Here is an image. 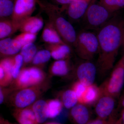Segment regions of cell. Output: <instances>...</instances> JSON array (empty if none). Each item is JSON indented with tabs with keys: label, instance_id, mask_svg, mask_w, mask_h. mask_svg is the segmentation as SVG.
I'll list each match as a JSON object with an SVG mask.
<instances>
[{
	"label": "cell",
	"instance_id": "4316f807",
	"mask_svg": "<svg viewBox=\"0 0 124 124\" xmlns=\"http://www.w3.org/2000/svg\"><path fill=\"white\" fill-rule=\"evenodd\" d=\"M51 57V53L48 50H41L37 52L31 62L34 66L37 67L48 62Z\"/></svg>",
	"mask_w": 124,
	"mask_h": 124
},
{
	"label": "cell",
	"instance_id": "5bb4252c",
	"mask_svg": "<svg viewBox=\"0 0 124 124\" xmlns=\"http://www.w3.org/2000/svg\"><path fill=\"white\" fill-rule=\"evenodd\" d=\"M12 114L19 124H39L32 105L24 108H15Z\"/></svg>",
	"mask_w": 124,
	"mask_h": 124
},
{
	"label": "cell",
	"instance_id": "d6986e66",
	"mask_svg": "<svg viewBox=\"0 0 124 124\" xmlns=\"http://www.w3.org/2000/svg\"><path fill=\"white\" fill-rule=\"evenodd\" d=\"M100 95L101 92L99 87L93 84L86 87L78 103L88 105L95 104Z\"/></svg>",
	"mask_w": 124,
	"mask_h": 124
},
{
	"label": "cell",
	"instance_id": "f546056e",
	"mask_svg": "<svg viewBox=\"0 0 124 124\" xmlns=\"http://www.w3.org/2000/svg\"><path fill=\"white\" fill-rule=\"evenodd\" d=\"M14 62L12 70V75L13 79H16L21 70V67L23 64V58L20 54L14 55Z\"/></svg>",
	"mask_w": 124,
	"mask_h": 124
},
{
	"label": "cell",
	"instance_id": "60d3db41",
	"mask_svg": "<svg viewBox=\"0 0 124 124\" xmlns=\"http://www.w3.org/2000/svg\"><path fill=\"white\" fill-rule=\"evenodd\" d=\"M121 59H122V61H123V63H124V54L123 55V57H122Z\"/></svg>",
	"mask_w": 124,
	"mask_h": 124
},
{
	"label": "cell",
	"instance_id": "52a82bcc",
	"mask_svg": "<svg viewBox=\"0 0 124 124\" xmlns=\"http://www.w3.org/2000/svg\"><path fill=\"white\" fill-rule=\"evenodd\" d=\"M45 75L41 69L36 66L24 68L21 69L17 77L12 82L14 90H19L44 82Z\"/></svg>",
	"mask_w": 124,
	"mask_h": 124
},
{
	"label": "cell",
	"instance_id": "8fae6325",
	"mask_svg": "<svg viewBox=\"0 0 124 124\" xmlns=\"http://www.w3.org/2000/svg\"><path fill=\"white\" fill-rule=\"evenodd\" d=\"M91 111L89 106L78 103L70 109L69 116L75 124H86L91 120Z\"/></svg>",
	"mask_w": 124,
	"mask_h": 124
},
{
	"label": "cell",
	"instance_id": "9c48e42d",
	"mask_svg": "<svg viewBox=\"0 0 124 124\" xmlns=\"http://www.w3.org/2000/svg\"><path fill=\"white\" fill-rule=\"evenodd\" d=\"M78 81L86 86L93 84L97 74L96 64L92 60H82L75 69Z\"/></svg>",
	"mask_w": 124,
	"mask_h": 124
},
{
	"label": "cell",
	"instance_id": "5b68a950",
	"mask_svg": "<svg viewBox=\"0 0 124 124\" xmlns=\"http://www.w3.org/2000/svg\"><path fill=\"white\" fill-rule=\"evenodd\" d=\"M124 85V64L121 59L115 65L109 77L100 86L101 94L117 98Z\"/></svg>",
	"mask_w": 124,
	"mask_h": 124
},
{
	"label": "cell",
	"instance_id": "d6a6232c",
	"mask_svg": "<svg viewBox=\"0 0 124 124\" xmlns=\"http://www.w3.org/2000/svg\"><path fill=\"white\" fill-rule=\"evenodd\" d=\"M54 0L58 4L62 5L65 7L76 0Z\"/></svg>",
	"mask_w": 124,
	"mask_h": 124
},
{
	"label": "cell",
	"instance_id": "1f68e13d",
	"mask_svg": "<svg viewBox=\"0 0 124 124\" xmlns=\"http://www.w3.org/2000/svg\"><path fill=\"white\" fill-rule=\"evenodd\" d=\"M108 120H104L97 117L96 119L91 120L86 124H108Z\"/></svg>",
	"mask_w": 124,
	"mask_h": 124
},
{
	"label": "cell",
	"instance_id": "603a6c76",
	"mask_svg": "<svg viewBox=\"0 0 124 124\" xmlns=\"http://www.w3.org/2000/svg\"><path fill=\"white\" fill-rule=\"evenodd\" d=\"M15 0H0V18L10 19L14 8Z\"/></svg>",
	"mask_w": 124,
	"mask_h": 124
},
{
	"label": "cell",
	"instance_id": "44dd1931",
	"mask_svg": "<svg viewBox=\"0 0 124 124\" xmlns=\"http://www.w3.org/2000/svg\"><path fill=\"white\" fill-rule=\"evenodd\" d=\"M19 30L10 19H2L0 21V39L7 38Z\"/></svg>",
	"mask_w": 124,
	"mask_h": 124
},
{
	"label": "cell",
	"instance_id": "ac0fdd59",
	"mask_svg": "<svg viewBox=\"0 0 124 124\" xmlns=\"http://www.w3.org/2000/svg\"><path fill=\"white\" fill-rule=\"evenodd\" d=\"M41 38L42 41L46 44L66 45L62 39L54 26L49 22L46 23L43 29Z\"/></svg>",
	"mask_w": 124,
	"mask_h": 124
},
{
	"label": "cell",
	"instance_id": "7c38bea8",
	"mask_svg": "<svg viewBox=\"0 0 124 124\" xmlns=\"http://www.w3.org/2000/svg\"><path fill=\"white\" fill-rule=\"evenodd\" d=\"M91 2L90 0H76L64 7H66L67 14L70 19L81 20Z\"/></svg>",
	"mask_w": 124,
	"mask_h": 124
},
{
	"label": "cell",
	"instance_id": "8d00e7d4",
	"mask_svg": "<svg viewBox=\"0 0 124 124\" xmlns=\"http://www.w3.org/2000/svg\"><path fill=\"white\" fill-rule=\"evenodd\" d=\"M120 106L123 109L124 108V94L122 95V97L121 98L119 102V104Z\"/></svg>",
	"mask_w": 124,
	"mask_h": 124
},
{
	"label": "cell",
	"instance_id": "3957f363",
	"mask_svg": "<svg viewBox=\"0 0 124 124\" xmlns=\"http://www.w3.org/2000/svg\"><path fill=\"white\" fill-rule=\"evenodd\" d=\"M99 3L91 2L81 19L83 29L97 31L115 15Z\"/></svg>",
	"mask_w": 124,
	"mask_h": 124
},
{
	"label": "cell",
	"instance_id": "d4e9b609",
	"mask_svg": "<svg viewBox=\"0 0 124 124\" xmlns=\"http://www.w3.org/2000/svg\"><path fill=\"white\" fill-rule=\"evenodd\" d=\"M62 101L66 109H71L78 103L77 96L72 89L64 91L62 97Z\"/></svg>",
	"mask_w": 124,
	"mask_h": 124
},
{
	"label": "cell",
	"instance_id": "cb8c5ba5",
	"mask_svg": "<svg viewBox=\"0 0 124 124\" xmlns=\"http://www.w3.org/2000/svg\"><path fill=\"white\" fill-rule=\"evenodd\" d=\"M47 102L49 118H54L59 115L63 109L62 101L57 99H52Z\"/></svg>",
	"mask_w": 124,
	"mask_h": 124
},
{
	"label": "cell",
	"instance_id": "7a4b0ae2",
	"mask_svg": "<svg viewBox=\"0 0 124 124\" xmlns=\"http://www.w3.org/2000/svg\"><path fill=\"white\" fill-rule=\"evenodd\" d=\"M37 4L48 16L49 22L54 26L63 42L72 49L77 34L72 24L62 15V9L46 1L37 0Z\"/></svg>",
	"mask_w": 124,
	"mask_h": 124
},
{
	"label": "cell",
	"instance_id": "e575fe53",
	"mask_svg": "<svg viewBox=\"0 0 124 124\" xmlns=\"http://www.w3.org/2000/svg\"><path fill=\"white\" fill-rule=\"evenodd\" d=\"M5 99L4 90H3L2 88L0 87V103L2 104L4 102Z\"/></svg>",
	"mask_w": 124,
	"mask_h": 124
},
{
	"label": "cell",
	"instance_id": "4fadbf2b",
	"mask_svg": "<svg viewBox=\"0 0 124 124\" xmlns=\"http://www.w3.org/2000/svg\"><path fill=\"white\" fill-rule=\"evenodd\" d=\"M14 62V55L6 57L0 60V85L1 87L7 86L13 82L12 70Z\"/></svg>",
	"mask_w": 124,
	"mask_h": 124
},
{
	"label": "cell",
	"instance_id": "277c9868",
	"mask_svg": "<svg viewBox=\"0 0 124 124\" xmlns=\"http://www.w3.org/2000/svg\"><path fill=\"white\" fill-rule=\"evenodd\" d=\"M73 49L81 60L93 61L99 50L97 33L83 29L77 33Z\"/></svg>",
	"mask_w": 124,
	"mask_h": 124
},
{
	"label": "cell",
	"instance_id": "484cf974",
	"mask_svg": "<svg viewBox=\"0 0 124 124\" xmlns=\"http://www.w3.org/2000/svg\"><path fill=\"white\" fill-rule=\"evenodd\" d=\"M37 52V47L33 43H30L23 46L20 54L23 58V63L27 64L31 62Z\"/></svg>",
	"mask_w": 124,
	"mask_h": 124
},
{
	"label": "cell",
	"instance_id": "6da1fadb",
	"mask_svg": "<svg viewBox=\"0 0 124 124\" xmlns=\"http://www.w3.org/2000/svg\"><path fill=\"white\" fill-rule=\"evenodd\" d=\"M124 32V19L116 14L97 31L99 50L95 64L100 77L106 76L115 66Z\"/></svg>",
	"mask_w": 124,
	"mask_h": 124
},
{
	"label": "cell",
	"instance_id": "ab89813d",
	"mask_svg": "<svg viewBox=\"0 0 124 124\" xmlns=\"http://www.w3.org/2000/svg\"><path fill=\"white\" fill-rule=\"evenodd\" d=\"M59 124V123H57V122H48V123H46V124Z\"/></svg>",
	"mask_w": 124,
	"mask_h": 124
},
{
	"label": "cell",
	"instance_id": "ba28073f",
	"mask_svg": "<svg viewBox=\"0 0 124 124\" xmlns=\"http://www.w3.org/2000/svg\"><path fill=\"white\" fill-rule=\"evenodd\" d=\"M37 0H15L11 20L19 28L23 20L31 17L36 9Z\"/></svg>",
	"mask_w": 124,
	"mask_h": 124
},
{
	"label": "cell",
	"instance_id": "74e56055",
	"mask_svg": "<svg viewBox=\"0 0 124 124\" xmlns=\"http://www.w3.org/2000/svg\"><path fill=\"white\" fill-rule=\"evenodd\" d=\"M120 118L122 121V124H124V108L122 109L121 111Z\"/></svg>",
	"mask_w": 124,
	"mask_h": 124
},
{
	"label": "cell",
	"instance_id": "836d02e7",
	"mask_svg": "<svg viewBox=\"0 0 124 124\" xmlns=\"http://www.w3.org/2000/svg\"><path fill=\"white\" fill-rule=\"evenodd\" d=\"M108 124H122V123L120 117L118 119H116L113 116L108 119Z\"/></svg>",
	"mask_w": 124,
	"mask_h": 124
},
{
	"label": "cell",
	"instance_id": "7402d4cb",
	"mask_svg": "<svg viewBox=\"0 0 124 124\" xmlns=\"http://www.w3.org/2000/svg\"><path fill=\"white\" fill-rule=\"evenodd\" d=\"M50 73L54 76H63L68 74L70 71L68 59L56 60L51 64Z\"/></svg>",
	"mask_w": 124,
	"mask_h": 124
},
{
	"label": "cell",
	"instance_id": "f35d334b",
	"mask_svg": "<svg viewBox=\"0 0 124 124\" xmlns=\"http://www.w3.org/2000/svg\"><path fill=\"white\" fill-rule=\"evenodd\" d=\"M121 47H122V49L124 50V36H123V40H122V45H121Z\"/></svg>",
	"mask_w": 124,
	"mask_h": 124
},
{
	"label": "cell",
	"instance_id": "e0dca14e",
	"mask_svg": "<svg viewBox=\"0 0 124 124\" xmlns=\"http://www.w3.org/2000/svg\"><path fill=\"white\" fill-rule=\"evenodd\" d=\"M45 46L51 57L57 60L68 59L72 50L67 45L62 44H46Z\"/></svg>",
	"mask_w": 124,
	"mask_h": 124
},
{
	"label": "cell",
	"instance_id": "f1b7e54d",
	"mask_svg": "<svg viewBox=\"0 0 124 124\" xmlns=\"http://www.w3.org/2000/svg\"><path fill=\"white\" fill-rule=\"evenodd\" d=\"M37 35L29 32H22L14 38L20 42L23 47L28 44L33 43L36 39Z\"/></svg>",
	"mask_w": 124,
	"mask_h": 124
},
{
	"label": "cell",
	"instance_id": "30bf717a",
	"mask_svg": "<svg viewBox=\"0 0 124 124\" xmlns=\"http://www.w3.org/2000/svg\"><path fill=\"white\" fill-rule=\"evenodd\" d=\"M116 103L115 98L110 95L101 94L94 104V111L97 117L107 120L112 117Z\"/></svg>",
	"mask_w": 124,
	"mask_h": 124
},
{
	"label": "cell",
	"instance_id": "4dcf8cb0",
	"mask_svg": "<svg viewBox=\"0 0 124 124\" xmlns=\"http://www.w3.org/2000/svg\"><path fill=\"white\" fill-rule=\"evenodd\" d=\"M87 86L79 82L78 81L73 84L72 89L75 91L76 94L78 102L79 100L84 94Z\"/></svg>",
	"mask_w": 124,
	"mask_h": 124
},
{
	"label": "cell",
	"instance_id": "ffe728a7",
	"mask_svg": "<svg viewBox=\"0 0 124 124\" xmlns=\"http://www.w3.org/2000/svg\"><path fill=\"white\" fill-rule=\"evenodd\" d=\"M32 107L38 124L44 123L49 118L47 102L44 100H37L32 105Z\"/></svg>",
	"mask_w": 124,
	"mask_h": 124
},
{
	"label": "cell",
	"instance_id": "8992f818",
	"mask_svg": "<svg viewBox=\"0 0 124 124\" xmlns=\"http://www.w3.org/2000/svg\"><path fill=\"white\" fill-rule=\"evenodd\" d=\"M43 83L16 90L10 97V103L15 108H24L32 105L46 90V85Z\"/></svg>",
	"mask_w": 124,
	"mask_h": 124
},
{
	"label": "cell",
	"instance_id": "2e32d148",
	"mask_svg": "<svg viewBox=\"0 0 124 124\" xmlns=\"http://www.w3.org/2000/svg\"><path fill=\"white\" fill-rule=\"evenodd\" d=\"M44 24V21L41 17L31 16L21 23L19 30L22 32L37 34L42 29Z\"/></svg>",
	"mask_w": 124,
	"mask_h": 124
},
{
	"label": "cell",
	"instance_id": "83f0119b",
	"mask_svg": "<svg viewBox=\"0 0 124 124\" xmlns=\"http://www.w3.org/2000/svg\"><path fill=\"white\" fill-rule=\"evenodd\" d=\"M99 2L113 13L124 7V0H100Z\"/></svg>",
	"mask_w": 124,
	"mask_h": 124
},
{
	"label": "cell",
	"instance_id": "9a60e30c",
	"mask_svg": "<svg viewBox=\"0 0 124 124\" xmlns=\"http://www.w3.org/2000/svg\"><path fill=\"white\" fill-rule=\"evenodd\" d=\"M20 42L14 38H7L0 41L1 57H7L17 54L22 49Z\"/></svg>",
	"mask_w": 124,
	"mask_h": 124
},
{
	"label": "cell",
	"instance_id": "d590c367",
	"mask_svg": "<svg viewBox=\"0 0 124 124\" xmlns=\"http://www.w3.org/2000/svg\"><path fill=\"white\" fill-rule=\"evenodd\" d=\"M0 124H12L8 120L5 119L3 117H1L0 119Z\"/></svg>",
	"mask_w": 124,
	"mask_h": 124
}]
</instances>
